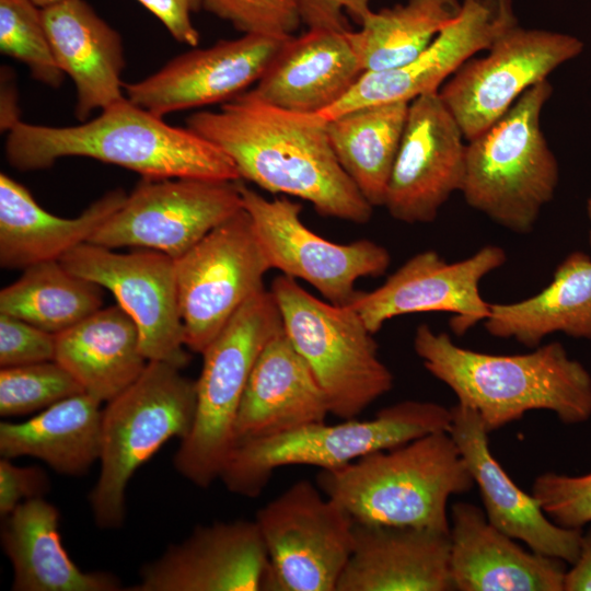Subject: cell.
Segmentation results:
<instances>
[{
	"instance_id": "cell-6",
	"label": "cell",
	"mask_w": 591,
	"mask_h": 591,
	"mask_svg": "<svg viewBox=\"0 0 591 591\" xmlns=\"http://www.w3.org/2000/svg\"><path fill=\"white\" fill-rule=\"evenodd\" d=\"M452 409L407 399L380 409L367 420L311 424L296 430L235 443L219 479L235 495L256 498L276 468L312 465L341 467L372 452L392 449L425 434L449 431Z\"/></svg>"
},
{
	"instance_id": "cell-27",
	"label": "cell",
	"mask_w": 591,
	"mask_h": 591,
	"mask_svg": "<svg viewBox=\"0 0 591 591\" xmlns=\"http://www.w3.org/2000/svg\"><path fill=\"white\" fill-rule=\"evenodd\" d=\"M126 194L116 188L92 202L76 218L47 212L30 190L0 174V266L22 269L60 258L89 241L91 235L124 204Z\"/></svg>"
},
{
	"instance_id": "cell-44",
	"label": "cell",
	"mask_w": 591,
	"mask_h": 591,
	"mask_svg": "<svg viewBox=\"0 0 591 591\" xmlns=\"http://www.w3.org/2000/svg\"><path fill=\"white\" fill-rule=\"evenodd\" d=\"M31 1L34 2L40 9H44V8L54 5L58 2H61L63 0H31Z\"/></svg>"
},
{
	"instance_id": "cell-4",
	"label": "cell",
	"mask_w": 591,
	"mask_h": 591,
	"mask_svg": "<svg viewBox=\"0 0 591 591\" xmlns=\"http://www.w3.org/2000/svg\"><path fill=\"white\" fill-rule=\"evenodd\" d=\"M316 485L357 523L450 532L448 501L474 480L449 431H437L341 467L321 470Z\"/></svg>"
},
{
	"instance_id": "cell-29",
	"label": "cell",
	"mask_w": 591,
	"mask_h": 591,
	"mask_svg": "<svg viewBox=\"0 0 591 591\" xmlns=\"http://www.w3.org/2000/svg\"><path fill=\"white\" fill-rule=\"evenodd\" d=\"M55 361L102 403L124 392L148 364L139 329L118 304L56 334Z\"/></svg>"
},
{
	"instance_id": "cell-37",
	"label": "cell",
	"mask_w": 591,
	"mask_h": 591,
	"mask_svg": "<svg viewBox=\"0 0 591 591\" xmlns=\"http://www.w3.org/2000/svg\"><path fill=\"white\" fill-rule=\"evenodd\" d=\"M202 7L244 34L291 37L302 22L299 0H202Z\"/></svg>"
},
{
	"instance_id": "cell-17",
	"label": "cell",
	"mask_w": 591,
	"mask_h": 591,
	"mask_svg": "<svg viewBox=\"0 0 591 591\" xmlns=\"http://www.w3.org/2000/svg\"><path fill=\"white\" fill-rule=\"evenodd\" d=\"M464 139L439 91L409 102L383 205L393 219L409 224L436 220L451 195L461 192Z\"/></svg>"
},
{
	"instance_id": "cell-32",
	"label": "cell",
	"mask_w": 591,
	"mask_h": 591,
	"mask_svg": "<svg viewBox=\"0 0 591 591\" xmlns=\"http://www.w3.org/2000/svg\"><path fill=\"white\" fill-rule=\"evenodd\" d=\"M408 105L363 106L327 119L328 138L339 164L373 208L384 205Z\"/></svg>"
},
{
	"instance_id": "cell-34",
	"label": "cell",
	"mask_w": 591,
	"mask_h": 591,
	"mask_svg": "<svg viewBox=\"0 0 591 591\" xmlns=\"http://www.w3.org/2000/svg\"><path fill=\"white\" fill-rule=\"evenodd\" d=\"M103 288L68 270L60 260L30 266L0 291V313L59 334L103 306Z\"/></svg>"
},
{
	"instance_id": "cell-5",
	"label": "cell",
	"mask_w": 591,
	"mask_h": 591,
	"mask_svg": "<svg viewBox=\"0 0 591 591\" xmlns=\"http://www.w3.org/2000/svg\"><path fill=\"white\" fill-rule=\"evenodd\" d=\"M552 93L548 79L534 84L497 123L466 143L461 188L465 201L519 234L533 230L559 181L557 160L541 127Z\"/></svg>"
},
{
	"instance_id": "cell-31",
	"label": "cell",
	"mask_w": 591,
	"mask_h": 591,
	"mask_svg": "<svg viewBox=\"0 0 591 591\" xmlns=\"http://www.w3.org/2000/svg\"><path fill=\"white\" fill-rule=\"evenodd\" d=\"M101 403L82 392L26 421H1V457H36L62 475L88 473L101 454Z\"/></svg>"
},
{
	"instance_id": "cell-9",
	"label": "cell",
	"mask_w": 591,
	"mask_h": 591,
	"mask_svg": "<svg viewBox=\"0 0 591 591\" xmlns=\"http://www.w3.org/2000/svg\"><path fill=\"white\" fill-rule=\"evenodd\" d=\"M270 291L285 334L315 375L331 415L357 418L392 390L394 375L355 309L321 300L285 275Z\"/></svg>"
},
{
	"instance_id": "cell-41",
	"label": "cell",
	"mask_w": 591,
	"mask_h": 591,
	"mask_svg": "<svg viewBox=\"0 0 591 591\" xmlns=\"http://www.w3.org/2000/svg\"><path fill=\"white\" fill-rule=\"evenodd\" d=\"M370 0H299L302 22L309 28L347 31V12L360 24L372 11Z\"/></svg>"
},
{
	"instance_id": "cell-30",
	"label": "cell",
	"mask_w": 591,
	"mask_h": 591,
	"mask_svg": "<svg viewBox=\"0 0 591 591\" xmlns=\"http://www.w3.org/2000/svg\"><path fill=\"white\" fill-rule=\"evenodd\" d=\"M483 323L490 335L531 348L555 333L591 340V257L570 253L542 291L512 303H490Z\"/></svg>"
},
{
	"instance_id": "cell-2",
	"label": "cell",
	"mask_w": 591,
	"mask_h": 591,
	"mask_svg": "<svg viewBox=\"0 0 591 591\" xmlns=\"http://www.w3.org/2000/svg\"><path fill=\"white\" fill-rule=\"evenodd\" d=\"M4 153L19 171L51 166L83 157L134 171L142 178L241 181L232 160L189 128L176 127L127 97L81 125L54 127L13 120Z\"/></svg>"
},
{
	"instance_id": "cell-42",
	"label": "cell",
	"mask_w": 591,
	"mask_h": 591,
	"mask_svg": "<svg viewBox=\"0 0 591 591\" xmlns=\"http://www.w3.org/2000/svg\"><path fill=\"white\" fill-rule=\"evenodd\" d=\"M155 15L170 34L179 43L195 48L199 33L192 23L189 0H137Z\"/></svg>"
},
{
	"instance_id": "cell-39",
	"label": "cell",
	"mask_w": 591,
	"mask_h": 591,
	"mask_svg": "<svg viewBox=\"0 0 591 591\" xmlns=\"http://www.w3.org/2000/svg\"><path fill=\"white\" fill-rule=\"evenodd\" d=\"M56 335L0 313V367L54 361Z\"/></svg>"
},
{
	"instance_id": "cell-22",
	"label": "cell",
	"mask_w": 591,
	"mask_h": 591,
	"mask_svg": "<svg viewBox=\"0 0 591 591\" xmlns=\"http://www.w3.org/2000/svg\"><path fill=\"white\" fill-rule=\"evenodd\" d=\"M566 563L522 547L495 528L483 508L450 510L449 572L455 591H564Z\"/></svg>"
},
{
	"instance_id": "cell-3",
	"label": "cell",
	"mask_w": 591,
	"mask_h": 591,
	"mask_svg": "<svg viewBox=\"0 0 591 591\" xmlns=\"http://www.w3.org/2000/svg\"><path fill=\"white\" fill-rule=\"evenodd\" d=\"M414 350L457 404L478 414L489 433L533 410L552 412L565 425L591 418V374L560 343L526 354L491 355L461 347L449 334L421 324Z\"/></svg>"
},
{
	"instance_id": "cell-43",
	"label": "cell",
	"mask_w": 591,
	"mask_h": 591,
	"mask_svg": "<svg viewBox=\"0 0 591 591\" xmlns=\"http://www.w3.org/2000/svg\"><path fill=\"white\" fill-rule=\"evenodd\" d=\"M582 531L577 559L567 569L564 591H591V523Z\"/></svg>"
},
{
	"instance_id": "cell-10",
	"label": "cell",
	"mask_w": 591,
	"mask_h": 591,
	"mask_svg": "<svg viewBox=\"0 0 591 591\" xmlns=\"http://www.w3.org/2000/svg\"><path fill=\"white\" fill-rule=\"evenodd\" d=\"M269 591H336L354 547L355 521L316 484L300 479L258 509Z\"/></svg>"
},
{
	"instance_id": "cell-12",
	"label": "cell",
	"mask_w": 591,
	"mask_h": 591,
	"mask_svg": "<svg viewBox=\"0 0 591 591\" xmlns=\"http://www.w3.org/2000/svg\"><path fill=\"white\" fill-rule=\"evenodd\" d=\"M240 181L142 178L91 235L107 248L137 247L176 259L243 209Z\"/></svg>"
},
{
	"instance_id": "cell-26",
	"label": "cell",
	"mask_w": 591,
	"mask_h": 591,
	"mask_svg": "<svg viewBox=\"0 0 591 591\" xmlns=\"http://www.w3.org/2000/svg\"><path fill=\"white\" fill-rule=\"evenodd\" d=\"M55 59L77 91L81 121L126 97L120 35L84 0H63L42 9Z\"/></svg>"
},
{
	"instance_id": "cell-25",
	"label": "cell",
	"mask_w": 591,
	"mask_h": 591,
	"mask_svg": "<svg viewBox=\"0 0 591 591\" xmlns=\"http://www.w3.org/2000/svg\"><path fill=\"white\" fill-rule=\"evenodd\" d=\"M328 414L322 387L282 329L253 367L234 425L235 443L324 422Z\"/></svg>"
},
{
	"instance_id": "cell-8",
	"label": "cell",
	"mask_w": 591,
	"mask_h": 591,
	"mask_svg": "<svg viewBox=\"0 0 591 591\" xmlns=\"http://www.w3.org/2000/svg\"><path fill=\"white\" fill-rule=\"evenodd\" d=\"M283 329L270 290L250 298L204 350L196 381L193 427L174 455L176 471L195 486L208 488L234 443V425L253 367L266 344Z\"/></svg>"
},
{
	"instance_id": "cell-11",
	"label": "cell",
	"mask_w": 591,
	"mask_h": 591,
	"mask_svg": "<svg viewBox=\"0 0 591 591\" xmlns=\"http://www.w3.org/2000/svg\"><path fill=\"white\" fill-rule=\"evenodd\" d=\"M174 263L185 345L197 354L250 298L265 289L264 276L271 269L244 208Z\"/></svg>"
},
{
	"instance_id": "cell-13",
	"label": "cell",
	"mask_w": 591,
	"mask_h": 591,
	"mask_svg": "<svg viewBox=\"0 0 591 591\" xmlns=\"http://www.w3.org/2000/svg\"><path fill=\"white\" fill-rule=\"evenodd\" d=\"M583 49V42L573 35L515 25L495 40L486 56L464 62L439 94L468 141Z\"/></svg>"
},
{
	"instance_id": "cell-23",
	"label": "cell",
	"mask_w": 591,
	"mask_h": 591,
	"mask_svg": "<svg viewBox=\"0 0 591 591\" xmlns=\"http://www.w3.org/2000/svg\"><path fill=\"white\" fill-rule=\"evenodd\" d=\"M450 532L355 522L336 591H450Z\"/></svg>"
},
{
	"instance_id": "cell-38",
	"label": "cell",
	"mask_w": 591,
	"mask_h": 591,
	"mask_svg": "<svg viewBox=\"0 0 591 591\" xmlns=\"http://www.w3.org/2000/svg\"><path fill=\"white\" fill-rule=\"evenodd\" d=\"M531 493L556 524L583 529L591 523V472L577 476L542 473Z\"/></svg>"
},
{
	"instance_id": "cell-7",
	"label": "cell",
	"mask_w": 591,
	"mask_h": 591,
	"mask_svg": "<svg viewBox=\"0 0 591 591\" xmlns=\"http://www.w3.org/2000/svg\"><path fill=\"white\" fill-rule=\"evenodd\" d=\"M196 405V381L161 361H148L141 375L107 402L102 410L101 470L89 495L99 528L123 525L131 476L167 440L186 438Z\"/></svg>"
},
{
	"instance_id": "cell-19",
	"label": "cell",
	"mask_w": 591,
	"mask_h": 591,
	"mask_svg": "<svg viewBox=\"0 0 591 591\" xmlns=\"http://www.w3.org/2000/svg\"><path fill=\"white\" fill-rule=\"evenodd\" d=\"M291 37L244 34L192 49L149 77L125 84V95L160 117L225 103L257 82Z\"/></svg>"
},
{
	"instance_id": "cell-1",
	"label": "cell",
	"mask_w": 591,
	"mask_h": 591,
	"mask_svg": "<svg viewBox=\"0 0 591 591\" xmlns=\"http://www.w3.org/2000/svg\"><path fill=\"white\" fill-rule=\"evenodd\" d=\"M186 127L219 147L240 178L306 200L323 217L367 223L373 207L339 164L327 119L263 103L245 91L219 111H198Z\"/></svg>"
},
{
	"instance_id": "cell-36",
	"label": "cell",
	"mask_w": 591,
	"mask_h": 591,
	"mask_svg": "<svg viewBox=\"0 0 591 591\" xmlns=\"http://www.w3.org/2000/svg\"><path fill=\"white\" fill-rule=\"evenodd\" d=\"M82 392L73 376L55 360L1 368L0 415H26Z\"/></svg>"
},
{
	"instance_id": "cell-16",
	"label": "cell",
	"mask_w": 591,
	"mask_h": 591,
	"mask_svg": "<svg viewBox=\"0 0 591 591\" xmlns=\"http://www.w3.org/2000/svg\"><path fill=\"white\" fill-rule=\"evenodd\" d=\"M506 262L505 250L497 245H485L454 263L436 251H424L407 259L379 288L359 291L348 305L372 334L396 316L448 312L452 314V332L461 336L487 318L490 303L482 298L480 281Z\"/></svg>"
},
{
	"instance_id": "cell-20",
	"label": "cell",
	"mask_w": 591,
	"mask_h": 591,
	"mask_svg": "<svg viewBox=\"0 0 591 591\" xmlns=\"http://www.w3.org/2000/svg\"><path fill=\"white\" fill-rule=\"evenodd\" d=\"M269 561L254 521L197 525L182 543L170 545L144 565L128 591L267 590Z\"/></svg>"
},
{
	"instance_id": "cell-24",
	"label": "cell",
	"mask_w": 591,
	"mask_h": 591,
	"mask_svg": "<svg viewBox=\"0 0 591 591\" xmlns=\"http://www.w3.org/2000/svg\"><path fill=\"white\" fill-rule=\"evenodd\" d=\"M348 31L309 28L299 37L292 36L246 92L290 112L320 114L328 109L363 73Z\"/></svg>"
},
{
	"instance_id": "cell-33",
	"label": "cell",
	"mask_w": 591,
	"mask_h": 591,
	"mask_svg": "<svg viewBox=\"0 0 591 591\" xmlns=\"http://www.w3.org/2000/svg\"><path fill=\"white\" fill-rule=\"evenodd\" d=\"M460 10L459 0H406L371 11L348 37L363 72L386 70L421 54Z\"/></svg>"
},
{
	"instance_id": "cell-15",
	"label": "cell",
	"mask_w": 591,
	"mask_h": 591,
	"mask_svg": "<svg viewBox=\"0 0 591 591\" xmlns=\"http://www.w3.org/2000/svg\"><path fill=\"white\" fill-rule=\"evenodd\" d=\"M71 273L107 289L136 323L148 361L185 368L186 350L174 259L159 251L129 253L85 242L60 258Z\"/></svg>"
},
{
	"instance_id": "cell-14",
	"label": "cell",
	"mask_w": 591,
	"mask_h": 591,
	"mask_svg": "<svg viewBox=\"0 0 591 591\" xmlns=\"http://www.w3.org/2000/svg\"><path fill=\"white\" fill-rule=\"evenodd\" d=\"M240 188L270 268L304 280L326 301L350 304L360 278L379 277L389 268L391 256L381 244L368 239L347 244L328 241L302 222L299 202L267 199L243 184Z\"/></svg>"
},
{
	"instance_id": "cell-21",
	"label": "cell",
	"mask_w": 591,
	"mask_h": 591,
	"mask_svg": "<svg viewBox=\"0 0 591 591\" xmlns=\"http://www.w3.org/2000/svg\"><path fill=\"white\" fill-rule=\"evenodd\" d=\"M449 429L477 486L487 520L530 549L572 564L583 529L556 524L534 495L521 489L496 460L478 414L456 404Z\"/></svg>"
},
{
	"instance_id": "cell-46",
	"label": "cell",
	"mask_w": 591,
	"mask_h": 591,
	"mask_svg": "<svg viewBox=\"0 0 591 591\" xmlns=\"http://www.w3.org/2000/svg\"><path fill=\"white\" fill-rule=\"evenodd\" d=\"M193 11L198 10L202 5V0H189Z\"/></svg>"
},
{
	"instance_id": "cell-40",
	"label": "cell",
	"mask_w": 591,
	"mask_h": 591,
	"mask_svg": "<svg viewBox=\"0 0 591 591\" xmlns=\"http://www.w3.org/2000/svg\"><path fill=\"white\" fill-rule=\"evenodd\" d=\"M49 477L38 466H18L11 459L0 460V515L3 518L26 500L44 497Z\"/></svg>"
},
{
	"instance_id": "cell-35",
	"label": "cell",
	"mask_w": 591,
	"mask_h": 591,
	"mask_svg": "<svg viewBox=\"0 0 591 591\" xmlns=\"http://www.w3.org/2000/svg\"><path fill=\"white\" fill-rule=\"evenodd\" d=\"M0 50L23 62L39 82L57 88L59 68L44 24L42 9L31 0H0Z\"/></svg>"
},
{
	"instance_id": "cell-45",
	"label": "cell",
	"mask_w": 591,
	"mask_h": 591,
	"mask_svg": "<svg viewBox=\"0 0 591 591\" xmlns=\"http://www.w3.org/2000/svg\"><path fill=\"white\" fill-rule=\"evenodd\" d=\"M587 213H588V218H589V221H590V232H589V244L591 246V194L588 198V201H587Z\"/></svg>"
},
{
	"instance_id": "cell-28",
	"label": "cell",
	"mask_w": 591,
	"mask_h": 591,
	"mask_svg": "<svg viewBox=\"0 0 591 591\" xmlns=\"http://www.w3.org/2000/svg\"><path fill=\"white\" fill-rule=\"evenodd\" d=\"M1 545L13 569V591H118L106 571H83L62 546L57 507L44 497L26 500L3 517Z\"/></svg>"
},
{
	"instance_id": "cell-18",
	"label": "cell",
	"mask_w": 591,
	"mask_h": 591,
	"mask_svg": "<svg viewBox=\"0 0 591 591\" xmlns=\"http://www.w3.org/2000/svg\"><path fill=\"white\" fill-rule=\"evenodd\" d=\"M518 25L512 0H463L459 15L416 58L399 67L363 72L349 92L320 113L334 118L355 108L407 102L433 91L480 50Z\"/></svg>"
}]
</instances>
